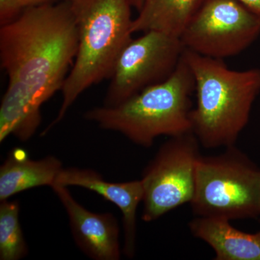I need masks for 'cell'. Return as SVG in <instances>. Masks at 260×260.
I'll return each mask as SVG.
<instances>
[{
  "instance_id": "cell-9",
  "label": "cell",
  "mask_w": 260,
  "mask_h": 260,
  "mask_svg": "<svg viewBox=\"0 0 260 260\" xmlns=\"http://www.w3.org/2000/svg\"><path fill=\"white\" fill-rule=\"evenodd\" d=\"M51 189L68 214L72 234L80 250L94 260L120 259V229L115 216L87 210L73 198L68 186L54 184Z\"/></svg>"
},
{
  "instance_id": "cell-3",
  "label": "cell",
  "mask_w": 260,
  "mask_h": 260,
  "mask_svg": "<svg viewBox=\"0 0 260 260\" xmlns=\"http://www.w3.org/2000/svg\"><path fill=\"white\" fill-rule=\"evenodd\" d=\"M62 1V0H61ZM69 5L78 30L76 57L61 89L62 102L49 133L87 89L110 78L124 48L133 39L129 0H63Z\"/></svg>"
},
{
  "instance_id": "cell-6",
  "label": "cell",
  "mask_w": 260,
  "mask_h": 260,
  "mask_svg": "<svg viewBox=\"0 0 260 260\" xmlns=\"http://www.w3.org/2000/svg\"><path fill=\"white\" fill-rule=\"evenodd\" d=\"M199 140L192 132L172 137L162 144L143 170V213L145 222L161 218L193 199Z\"/></svg>"
},
{
  "instance_id": "cell-16",
  "label": "cell",
  "mask_w": 260,
  "mask_h": 260,
  "mask_svg": "<svg viewBox=\"0 0 260 260\" xmlns=\"http://www.w3.org/2000/svg\"><path fill=\"white\" fill-rule=\"evenodd\" d=\"M260 17V0H238Z\"/></svg>"
},
{
  "instance_id": "cell-12",
  "label": "cell",
  "mask_w": 260,
  "mask_h": 260,
  "mask_svg": "<svg viewBox=\"0 0 260 260\" xmlns=\"http://www.w3.org/2000/svg\"><path fill=\"white\" fill-rule=\"evenodd\" d=\"M63 169L54 155L32 160L23 149H13L0 167V202L32 188L52 187Z\"/></svg>"
},
{
  "instance_id": "cell-15",
  "label": "cell",
  "mask_w": 260,
  "mask_h": 260,
  "mask_svg": "<svg viewBox=\"0 0 260 260\" xmlns=\"http://www.w3.org/2000/svg\"><path fill=\"white\" fill-rule=\"evenodd\" d=\"M56 1L57 0H0V25L13 21L25 8L52 4Z\"/></svg>"
},
{
  "instance_id": "cell-7",
  "label": "cell",
  "mask_w": 260,
  "mask_h": 260,
  "mask_svg": "<svg viewBox=\"0 0 260 260\" xmlns=\"http://www.w3.org/2000/svg\"><path fill=\"white\" fill-rule=\"evenodd\" d=\"M184 49L180 38L158 30L132 39L114 65L104 106L115 107L167 80L177 69Z\"/></svg>"
},
{
  "instance_id": "cell-1",
  "label": "cell",
  "mask_w": 260,
  "mask_h": 260,
  "mask_svg": "<svg viewBox=\"0 0 260 260\" xmlns=\"http://www.w3.org/2000/svg\"><path fill=\"white\" fill-rule=\"evenodd\" d=\"M78 30L64 1L25 8L0 28V61L8 84L0 106V143L32 138L41 108L62 89L76 57Z\"/></svg>"
},
{
  "instance_id": "cell-8",
  "label": "cell",
  "mask_w": 260,
  "mask_h": 260,
  "mask_svg": "<svg viewBox=\"0 0 260 260\" xmlns=\"http://www.w3.org/2000/svg\"><path fill=\"white\" fill-rule=\"evenodd\" d=\"M260 36V17L238 0H203L180 39L185 49L215 59L241 54Z\"/></svg>"
},
{
  "instance_id": "cell-4",
  "label": "cell",
  "mask_w": 260,
  "mask_h": 260,
  "mask_svg": "<svg viewBox=\"0 0 260 260\" xmlns=\"http://www.w3.org/2000/svg\"><path fill=\"white\" fill-rule=\"evenodd\" d=\"M194 91V76L182 56L177 69L165 81L115 107L93 108L85 113L84 118L149 148L159 137L172 138L191 132Z\"/></svg>"
},
{
  "instance_id": "cell-14",
  "label": "cell",
  "mask_w": 260,
  "mask_h": 260,
  "mask_svg": "<svg viewBox=\"0 0 260 260\" xmlns=\"http://www.w3.org/2000/svg\"><path fill=\"white\" fill-rule=\"evenodd\" d=\"M20 205L16 200H3L0 204V259L20 260L28 248L20 225Z\"/></svg>"
},
{
  "instance_id": "cell-11",
  "label": "cell",
  "mask_w": 260,
  "mask_h": 260,
  "mask_svg": "<svg viewBox=\"0 0 260 260\" xmlns=\"http://www.w3.org/2000/svg\"><path fill=\"white\" fill-rule=\"evenodd\" d=\"M231 220L211 217H195L189 222L191 234L213 249L216 260H260V231L243 232Z\"/></svg>"
},
{
  "instance_id": "cell-2",
  "label": "cell",
  "mask_w": 260,
  "mask_h": 260,
  "mask_svg": "<svg viewBox=\"0 0 260 260\" xmlns=\"http://www.w3.org/2000/svg\"><path fill=\"white\" fill-rule=\"evenodd\" d=\"M183 56L195 82L196 105L190 114L191 132L206 149L235 145L260 93V69L231 70L223 59L187 49Z\"/></svg>"
},
{
  "instance_id": "cell-5",
  "label": "cell",
  "mask_w": 260,
  "mask_h": 260,
  "mask_svg": "<svg viewBox=\"0 0 260 260\" xmlns=\"http://www.w3.org/2000/svg\"><path fill=\"white\" fill-rule=\"evenodd\" d=\"M191 210L197 217H260V168L235 145L197 164Z\"/></svg>"
},
{
  "instance_id": "cell-17",
  "label": "cell",
  "mask_w": 260,
  "mask_h": 260,
  "mask_svg": "<svg viewBox=\"0 0 260 260\" xmlns=\"http://www.w3.org/2000/svg\"><path fill=\"white\" fill-rule=\"evenodd\" d=\"M144 1L145 0H129V3L130 4H131L132 7L136 8L138 11H140V9L142 8V7H143Z\"/></svg>"
},
{
  "instance_id": "cell-13",
  "label": "cell",
  "mask_w": 260,
  "mask_h": 260,
  "mask_svg": "<svg viewBox=\"0 0 260 260\" xmlns=\"http://www.w3.org/2000/svg\"><path fill=\"white\" fill-rule=\"evenodd\" d=\"M203 0H145L132 32L158 30L180 38Z\"/></svg>"
},
{
  "instance_id": "cell-10",
  "label": "cell",
  "mask_w": 260,
  "mask_h": 260,
  "mask_svg": "<svg viewBox=\"0 0 260 260\" xmlns=\"http://www.w3.org/2000/svg\"><path fill=\"white\" fill-rule=\"evenodd\" d=\"M54 184L68 187L79 186L94 191L119 208L122 214L124 231L122 252L129 259L134 257L136 251L137 212L143 202L144 193L141 180L110 182L92 169L71 167L64 168L61 170Z\"/></svg>"
}]
</instances>
